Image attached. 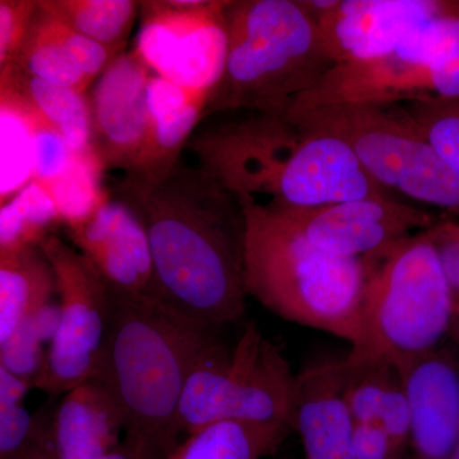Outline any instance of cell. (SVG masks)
Returning a JSON list of instances; mask_svg holds the SVG:
<instances>
[{
  "instance_id": "obj_25",
  "label": "cell",
  "mask_w": 459,
  "mask_h": 459,
  "mask_svg": "<svg viewBox=\"0 0 459 459\" xmlns=\"http://www.w3.org/2000/svg\"><path fill=\"white\" fill-rule=\"evenodd\" d=\"M65 225L49 190L32 180L0 210V249L40 246L57 226Z\"/></svg>"
},
{
  "instance_id": "obj_17",
  "label": "cell",
  "mask_w": 459,
  "mask_h": 459,
  "mask_svg": "<svg viewBox=\"0 0 459 459\" xmlns=\"http://www.w3.org/2000/svg\"><path fill=\"white\" fill-rule=\"evenodd\" d=\"M346 360L307 368L296 377L294 431L305 459H353L356 421L349 409Z\"/></svg>"
},
{
  "instance_id": "obj_10",
  "label": "cell",
  "mask_w": 459,
  "mask_h": 459,
  "mask_svg": "<svg viewBox=\"0 0 459 459\" xmlns=\"http://www.w3.org/2000/svg\"><path fill=\"white\" fill-rule=\"evenodd\" d=\"M56 276L60 320L47 365L33 388L65 394L98 374L107 340L113 292L101 274L72 244L50 235L40 244Z\"/></svg>"
},
{
  "instance_id": "obj_29",
  "label": "cell",
  "mask_w": 459,
  "mask_h": 459,
  "mask_svg": "<svg viewBox=\"0 0 459 459\" xmlns=\"http://www.w3.org/2000/svg\"><path fill=\"white\" fill-rule=\"evenodd\" d=\"M39 0H0V71L13 65Z\"/></svg>"
},
{
  "instance_id": "obj_6",
  "label": "cell",
  "mask_w": 459,
  "mask_h": 459,
  "mask_svg": "<svg viewBox=\"0 0 459 459\" xmlns=\"http://www.w3.org/2000/svg\"><path fill=\"white\" fill-rule=\"evenodd\" d=\"M365 259L361 338L347 361L383 360L400 368L437 349L451 333L455 307L427 230Z\"/></svg>"
},
{
  "instance_id": "obj_1",
  "label": "cell",
  "mask_w": 459,
  "mask_h": 459,
  "mask_svg": "<svg viewBox=\"0 0 459 459\" xmlns=\"http://www.w3.org/2000/svg\"><path fill=\"white\" fill-rule=\"evenodd\" d=\"M131 202L146 230L157 299L213 329L246 313V214L240 198L202 169L180 165Z\"/></svg>"
},
{
  "instance_id": "obj_34",
  "label": "cell",
  "mask_w": 459,
  "mask_h": 459,
  "mask_svg": "<svg viewBox=\"0 0 459 459\" xmlns=\"http://www.w3.org/2000/svg\"><path fill=\"white\" fill-rule=\"evenodd\" d=\"M27 459H59L57 458L56 446H54V442L47 444V446H42V448L39 449L38 452L33 453L31 457Z\"/></svg>"
},
{
  "instance_id": "obj_12",
  "label": "cell",
  "mask_w": 459,
  "mask_h": 459,
  "mask_svg": "<svg viewBox=\"0 0 459 459\" xmlns=\"http://www.w3.org/2000/svg\"><path fill=\"white\" fill-rule=\"evenodd\" d=\"M286 222L320 252L365 259L430 229L439 221L429 211L394 195L350 199L318 207H290L268 201Z\"/></svg>"
},
{
  "instance_id": "obj_14",
  "label": "cell",
  "mask_w": 459,
  "mask_h": 459,
  "mask_svg": "<svg viewBox=\"0 0 459 459\" xmlns=\"http://www.w3.org/2000/svg\"><path fill=\"white\" fill-rule=\"evenodd\" d=\"M65 229L114 294L159 300L146 230L131 202L107 192L89 216Z\"/></svg>"
},
{
  "instance_id": "obj_31",
  "label": "cell",
  "mask_w": 459,
  "mask_h": 459,
  "mask_svg": "<svg viewBox=\"0 0 459 459\" xmlns=\"http://www.w3.org/2000/svg\"><path fill=\"white\" fill-rule=\"evenodd\" d=\"M353 459H404V451L377 422L356 424Z\"/></svg>"
},
{
  "instance_id": "obj_3",
  "label": "cell",
  "mask_w": 459,
  "mask_h": 459,
  "mask_svg": "<svg viewBox=\"0 0 459 459\" xmlns=\"http://www.w3.org/2000/svg\"><path fill=\"white\" fill-rule=\"evenodd\" d=\"M113 301L95 377L119 403L126 433L143 435L175 451L186 380L202 352L219 338L217 329L198 325L156 299L113 292Z\"/></svg>"
},
{
  "instance_id": "obj_30",
  "label": "cell",
  "mask_w": 459,
  "mask_h": 459,
  "mask_svg": "<svg viewBox=\"0 0 459 459\" xmlns=\"http://www.w3.org/2000/svg\"><path fill=\"white\" fill-rule=\"evenodd\" d=\"M429 238L437 250L444 274L451 289L455 319L459 316V222L452 219L439 221L427 230Z\"/></svg>"
},
{
  "instance_id": "obj_33",
  "label": "cell",
  "mask_w": 459,
  "mask_h": 459,
  "mask_svg": "<svg viewBox=\"0 0 459 459\" xmlns=\"http://www.w3.org/2000/svg\"><path fill=\"white\" fill-rule=\"evenodd\" d=\"M31 388V383L14 376L0 365V404L23 403Z\"/></svg>"
},
{
  "instance_id": "obj_18",
  "label": "cell",
  "mask_w": 459,
  "mask_h": 459,
  "mask_svg": "<svg viewBox=\"0 0 459 459\" xmlns=\"http://www.w3.org/2000/svg\"><path fill=\"white\" fill-rule=\"evenodd\" d=\"M117 56L114 51L69 29L39 4L11 66L87 95Z\"/></svg>"
},
{
  "instance_id": "obj_27",
  "label": "cell",
  "mask_w": 459,
  "mask_h": 459,
  "mask_svg": "<svg viewBox=\"0 0 459 459\" xmlns=\"http://www.w3.org/2000/svg\"><path fill=\"white\" fill-rule=\"evenodd\" d=\"M411 122L459 178V100L402 105Z\"/></svg>"
},
{
  "instance_id": "obj_7",
  "label": "cell",
  "mask_w": 459,
  "mask_h": 459,
  "mask_svg": "<svg viewBox=\"0 0 459 459\" xmlns=\"http://www.w3.org/2000/svg\"><path fill=\"white\" fill-rule=\"evenodd\" d=\"M285 113L343 141L371 179L395 197L459 216V178L402 105L338 104Z\"/></svg>"
},
{
  "instance_id": "obj_24",
  "label": "cell",
  "mask_w": 459,
  "mask_h": 459,
  "mask_svg": "<svg viewBox=\"0 0 459 459\" xmlns=\"http://www.w3.org/2000/svg\"><path fill=\"white\" fill-rule=\"evenodd\" d=\"M39 4L69 29L117 56L126 51L140 14V2L134 0H39Z\"/></svg>"
},
{
  "instance_id": "obj_26",
  "label": "cell",
  "mask_w": 459,
  "mask_h": 459,
  "mask_svg": "<svg viewBox=\"0 0 459 459\" xmlns=\"http://www.w3.org/2000/svg\"><path fill=\"white\" fill-rule=\"evenodd\" d=\"M59 320V304L51 303L31 314L4 342H0V365L35 385L47 365L44 344L47 341L53 342Z\"/></svg>"
},
{
  "instance_id": "obj_13",
  "label": "cell",
  "mask_w": 459,
  "mask_h": 459,
  "mask_svg": "<svg viewBox=\"0 0 459 459\" xmlns=\"http://www.w3.org/2000/svg\"><path fill=\"white\" fill-rule=\"evenodd\" d=\"M153 72L134 50L115 57L89 91L91 152L102 171L137 178L148 137L147 91Z\"/></svg>"
},
{
  "instance_id": "obj_19",
  "label": "cell",
  "mask_w": 459,
  "mask_h": 459,
  "mask_svg": "<svg viewBox=\"0 0 459 459\" xmlns=\"http://www.w3.org/2000/svg\"><path fill=\"white\" fill-rule=\"evenodd\" d=\"M211 92L183 89L153 74L148 84V137L137 178L117 183L122 193H138L161 183L179 166L183 148L188 146L204 117Z\"/></svg>"
},
{
  "instance_id": "obj_21",
  "label": "cell",
  "mask_w": 459,
  "mask_h": 459,
  "mask_svg": "<svg viewBox=\"0 0 459 459\" xmlns=\"http://www.w3.org/2000/svg\"><path fill=\"white\" fill-rule=\"evenodd\" d=\"M87 95L31 77L14 66L0 71L2 107L26 115L56 133L74 155L93 157Z\"/></svg>"
},
{
  "instance_id": "obj_9",
  "label": "cell",
  "mask_w": 459,
  "mask_h": 459,
  "mask_svg": "<svg viewBox=\"0 0 459 459\" xmlns=\"http://www.w3.org/2000/svg\"><path fill=\"white\" fill-rule=\"evenodd\" d=\"M434 100H459V0H446L437 17L391 53L334 65L289 110Z\"/></svg>"
},
{
  "instance_id": "obj_36",
  "label": "cell",
  "mask_w": 459,
  "mask_h": 459,
  "mask_svg": "<svg viewBox=\"0 0 459 459\" xmlns=\"http://www.w3.org/2000/svg\"><path fill=\"white\" fill-rule=\"evenodd\" d=\"M449 459H459V443L455 446V452L452 453L451 458Z\"/></svg>"
},
{
  "instance_id": "obj_16",
  "label": "cell",
  "mask_w": 459,
  "mask_h": 459,
  "mask_svg": "<svg viewBox=\"0 0 459 459\" xmlns=\"http://www.w3.org/2000/svg\"><path fill=\"white\" fill-rule=\"evenodd\" d=\"M411 409V459H449L459 443V360L439 346L397 368Z\"/></svg>"
},
{
  "instance_id": "obj_2",
  "label": "cell",
  "mask_w": 459,
  "mask_h": 459,
  "mask_svg": "<svg viewBox=\"0 0 459 459\" xmlns=\"http://www.w3.org/2000/svg\"><path fill=\"white\" fill-rule=\"evenodd\" d=\"M186 147L199 169L237 195L300 208L394 195L371 179L343 141L287 113H250L208 126Z\"/></svg>"
},
{
  "instance_id": "obj_35",
  "label": "cell",
  "mask_w": 459,
  "mask_h": 459,
  "mask_svg": "<svg viewBox=\"0 0 459 459\" xmlns=\"http://www.w3.org/2000/svg\"><path fill=\"white\" fill-rule=\"evenodd\" d=\"M451 333L453 334V336H455V338H457V341L459 342V316L457 319H455V322H453Z\"/></svg>"
},
{
  "instance_id": "obj_5",
  "label": "cell",
  "mask_w": 459,
  "mask_h": 459,
  "mask_svg": "<svg viewBox=\"0 0 459 459\" xmlns=\"http://www.w3.org/2000/svg\"><path fill=\"white\" fill-rule=\"evenodd\" d=\"M226 26L225 71L204 117L238 110L285 113L334 66L303 0H231Z\"/></svg>"
},
{
  "instance_id": "obj_22",
  "label": "cell",
  "mask_w": 459,
  "mask_h": 459,
  "mask_svg": "<svg viewBox=\"0 0 459 459\" xmlns=\"http://www.w3.org/2000/svg\"><path fill=\"white\" fill-rule=\"evenodd\" d=\"M56 276L40 246L0 249V342L31 314L53 303Z\"/></svg>"
},
{
  "instance_id": "obj_4",
  "label": "cell",
  "mask_w": 459,
  "mask_h": 459,
  "mask_svg": "<svg viewBox=\"0 0 459 459\" xmlns=\"http://www.w3.org/2000/svg\"><path fill=\"white\" fill-rule=\"evenodd\" d=\"M246 214L247 295L280 318L352 347L361 338L367 259L320 252L268 202L238 195Z\"/></svg>"
},
{
  "instance_id": "obj_28",
  "label": "cell",
  "mask_w": 459,
  "mask_h": 459,
  "mask_svg": "<svg viewBox=\"0 0 459 459\" xmlns=\"http://www.w3.org/2000/svg\"><path fill=\"white\" fill-rule=\"evenodd\" d=\"M53 413L33 416L23 403L0 404V459H27L53 442Z\"/></svg>"
},
{
  "instance_id": "obj_23",
  "label": "cell",
  "mask_w": 459,
  "mask_h": 459,
  "mask_svg": "<svg viewBox=\"0 0 459 459\" xmlns=\"http://www.w3.org/2000/svg\"><path fill=\"white\" fill-rule=\"evenodd\" d=\"M292 431L283 422L222 420L186 435L169 459H263Z\"/></svg>"
},
{
  "instance_id": "obj_11",
  "label": "cell",
  "mask_w": 459,
  "mask_h": 459,
  "mask_svg": "<svg viewBox=\"0 0 459 459\" xmlns=\"http://www.w3.org/2000/svg\"><path fill=\"white\" fill-rule=\"evenodd\" d=\"M229 0L140 2L134 53L159 77L183 89L213 92L228 56Z\"/></svg>"
},
{
  "instance_id": "obj_15",
  "label": "cell",
  "mask_w": 459,
  "mask_h": 459,
  "mask_svg": "<svg viewBox=\"0 0 459 459\" xmlns=\"http://www.w3.org/2000/svg\"><path fill=\"white\" fill-rule=\"evenodd\" d=\"M446 0H338L318 20L320 41L336 65L391 53L443 11Z\"/></svg>"
},
{
  "instance_id": "obj_20",
  "label": "cell",
  "mask_w": 459,
  "mask_h": 459,
  "mask_svg": "<svg viewBox=\"0 0 459 459\" xmlns=\"http://www.w3.org/2000/svg\"><path fill=\"white\" fill-rule=\"evenodd\" d=\"M126 421L110 389L92 377L63 395L53 413L59 459H96L119 446Z\"/></svg>"
},
{
  "instance_id": "obj_8",
  "label": "cell",
  "mask_w": 459,
  "mask_h": 459,
  "mask_svg": "<svg viewBox=\"0 0 459 459\" xmlns=\"http://www.w3.org/2000/svg\"><path fill=\"white\" fill-rule=\"evenodd\" d=\"M296 377L279 344L247 322L232 349L217 338L199 356L181 397L178 430L188 435L222 420L292 428Z\"/></svg>"
},
{
  "instance_id": "obj_32",
  "label": "cell",
  "mask_w": 459,
  "mask_h": 459,
  "mask_svg": "<svg viewBox=\"0 0 459 459\" xmlns=\"http://www.w3.org/2000/svg\"><path fill=\"white\" fill-rule=\"evenodd\" d=\"M170 448L143 435L126 433L119 446L96 459H169Z\"/></svg>"
}]
</instances>
